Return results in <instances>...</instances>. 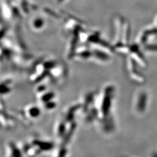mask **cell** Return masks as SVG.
<instances>
[{"instance_id":"cell-1","label":"cell","mask_w":157,"mask_h":157,"mask_svg":"<svg viewBox=\"0 0 157 157\" xmlns=\"http://www.w3.org/2000/svg\"><path fill=\"white\" fill-rule=\"evenodd\" d=\"M33 22H32V24H33L34 26L36 28H41V26H43V21L40 17H36L33 19Z\"/></svg>"},{"instance_id":"cell-2","label":"cell","mask_w":157,"mask_h":157,"mask_svg":"<svg viewBox=\"0 0 157 157\" xmlns=\"http://www.w3.org/2000/svg\"><path fill=\"white\" fill-rule=\"evenodd\" d=\"M56 1L58 3H62V2H65V1H66V0H56Z\"/></svg>"}]
</instances>
